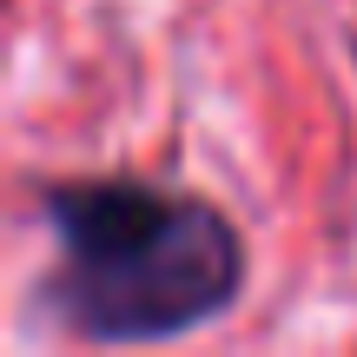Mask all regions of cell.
Returning a JSON list of instances; mask_svg holds the SVG:
<instances>
[{
  "label": "cell",
  "instance_id": "obj_1",
  "mask_svg": "<svg viewBox=\"0 0 357 357\" xmlns=\"http://www.w3.org/2000/svg\"><path fill=\"white\" fill-rule=\"evenodd\" d=\"M60 271L53 318L86 344H172L238 305L245 238L218 205L146 178H66L47 185Z\"/></svg>",
  "mask_w": 357,
  "mask_h": 357
}]
</instances>
